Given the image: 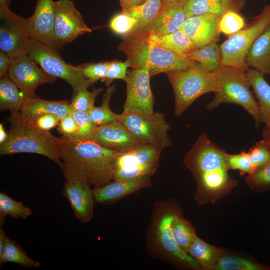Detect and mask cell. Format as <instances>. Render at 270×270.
<instances>
[{
    "mask_svg": "<svg viewBox=\"0 0 270 270\" xmlns=\"http://www.w3.org/2000/svg\"><path fill=\"white\" fill-rule=\"evenodd\" d=\"M226 154L204 134L185 156L184 164L196 183L194 198L198 204H214L237 186L228 174Z\"/></svg>",
    "mask_w": 270,
    "mask_h": 270,
    "instance_id": "cell-1",
    "label": "cell"
},
{
    "mask_svg": "<svg viewBox=\"0 0 270 270\" xmlns=\"http://www.w3.org/2000/svg\"><path fill=\"white\" fill-rule=\"evenodd\" d=\"M60 138V166L66 180L83 182L97 188L113 180L116 162L122 153L91 140Z\"/></svg>",
    "mask_w": 270,
    "mask_h": 270,
    "instance_id": "cell-2",
    "label": "cell"
},
{
    "mask_svg": "<svg viewBox=\"0 0 270 270\" xmlns=\"http://www.w3.org/2000/svg\"><path fill=\"white\" fill-rule=\"evenodd\" d=\"M10 124L7 140L0 144L1 156L18 153L36 154L44 156L59 166L60 138L38 126L20 110H12L7 118Z\"/></svg>",
    "mask_w": 270,
    "mask_h": 270,
    "instance_id": "cell-3",
    "label": "cell"
},
{
    "mask_svg": "<svg viewBox=\"0 0 270 270\" xmlns=\"http://www.w3.org/2000/svg\"><path fill=\"white\" fill-rule=\"evenodd\" d=\"M118 49L132 68L148 66L150 76L187 69L194 62L155 44L148 35L131 34L122 37Z\"/></svg>",
    "mask_w": 270,
    "mask_h": 270,
    "instance_id": "cell-4",
    "label": "cell"
},
{
    "mask_svg": "<svg viewBox=\"0 0 270 270\" xmlns=\"http://www.w3.org/2000/svg\"><path fill=\"white\" fill-rule=\"evenodd\" d=\"M147 238L148 252L152 256L192 270H202L198 262L176 242L172 224L178 214L166 202L156 204Z\"/></svg>",
    "mask_w": 270,
    "mask_h": 270,
    "instance_id": "cell-5",
    "label": "cell"
},
{
    "mask_svg": "<svg viewBox=\"0 0 270 270\" xmlns=\"http://www.w3.org/2000/svg\"><path fill=\"white\" fill-rule=\"evenodd\" d=\"M166 74L174 92L176 116L182 115L201 96L215 93L219 88L218 70L205 72L196 62L187 69Z\"/></svg>",
    "mask_w": 270,
    "mask_h": 270,
    "instance_id": "cell-6",
    "label": "cell"
},
{
    "mask_svg": "<svg viewBox=\"0 0 270 270\" xmlns=\"http://www.w3.org/2000/svg\"><path fill=\"white\" fill-rule=\"evenodd\" d=\"M219 88L214 93L213 100L206 106L207 110L212 111L224 104H233L242 107L252 115L256 126L262 124L258 106L252 92L246 72L222 66L218 70Z\"/></svg>",
    "mask_w": 270,
    "mask_h": 270,
    "instance_id": "cell-7",
    "label": "cell"
},
{
    "mask_svg": "<svg viewBox=\"0 0 270 270\" xmlns=\"http://www.w3.org/2000/svg\"><path fill=\"white\" fill-rule=\"evenodd\" d=\"M270 24V6H266L254 20L240 31L228 36L220 46L222 66L246 72V61L251 46Z\"/></svg>",
    "mask_w": 270,
    "mask_h": 270,
    "instance_id": "cell-8",
    "label": "cell"
},
{
    "mask_svg": "<svg viewBox=\"0 0 270 270\" xmlns=\"http://www.w3.org/2000/svg\"><path fill=\"white\" fill-rule=\"evenodd\" d=\"M118 120L144 144L163 150L172 146L170 126L162 112H123Z\"/></svg>",
    "mask_w": 270,
    "mask_h": 270,
    "instance_id": "cell-9",
    "label": "cell"
},
{
    "mask_svg": "<svg viewBox=\"0 0 270 270\" xmlns=\"http://www.w3.org/2000/svg\"><path fill=\"white\" fill-rule=\"evenodd\" d=\"M58 50L30 39L27 54L48 74L68 82L72 88L74 97L81 90L88 88L92 85L72 65L68 64L62 58Z\"/></svg>",
    "mask_w": 270,
    "mask_h": 270,
    "instance_id": "cell-10",
    "label": "cell"
},
{
    "mask_svg": "<svg viewBox=\"0 0 270 270\" xmlns=\"http://www.w3.org/2000/svg\"><path fill=\"white\" fill-rule=\"evenodd\" d=\"M0 50L12 59L27 54L30 38L26 19L10 10L0 14Z\"/></svg>",
    "mask_w": 270,
    "mask_h": 270,
    "instance_id": "cell-11",
    "label": "cell"
},
{
    "mask_svg": "<svg viewBox=\"0 0 270 270\" xmlns=\"http://www.w3.org/2000/svg\"><path fill=\"white\" fill-rule=\"evenodd\" d=\"M55 12L54 33L59 44L64 46L92 30L71 0L54 2Z\"/></svg>",
    "mask_w": 270,
    "mask_h": 270,
    "instance_id": "cell-12",
    "label": "cell"
},
{
    "mask_svg": "<svg viewBox=\"0 0 270 270\" xmlns=\"http://www.w3.org/2000/svg\"><path fill=\"white\" fill-rule=\"evenodd\" d=\"M8 77L16 84L26 98H34L36 89L44 84L55 83L56 78L44 72L28 54L12 59Z\"/></svg>",
    "mask_w": 270,
    "mask_h": 270,
    "instance_id": "cell-13",
    "label": "cell"
},
{
    "mask_svg": "<svg viewBox=\"0 0 270 270\" xmlns=\"http://www.w3.org/2000/svg\"><path fill=\"white\" fill-rule=\"evenodd\" d=\"M150 78L148 66L132 68L126 82V98L124 112L152 113L154 112L155 100L151 89Z\"/></svg>",
    "mask_w": 270,
    "mask_h": 270,
    "instance_id": "cell-14",
    "label": "cell"
},
{
    "mask_svg": "<svg viewBox=\"0 0 270 270\" xmlns=\"http://www.w3.org/2000/svg\"><path fill=\"white\" fill-rule=\"evenodd\" d=\"M53 0H37L33 14L26 19L30 39L56 48L63 49L54 33L55 12Z\"/></svg>",
    "mask_w": 270,
    "mask_h": 270,
    "instance_id": "cell-15",
    "label": "cell"
},
{
    "mask_svg": "<svg viewBox=\"0 0 270 270\" xmlns=\"http://www.w3.org/2000/svg\"><path fill=\"white\" fill-rule=\"evenodd\" d=\"M90 140L102 146L120 153L144 144L130 132L118 120L98 126Z\"/></svg>",
    "mask_w": 270,
    "mask_h": 270,
    "instance_id": "cell-16",
    "label": "cell"
},
{
    "mask_svg": "<svg viewBox=\"0 0 270 270\" xmlns=\"http://www.w3.org/2000/svg\"><path fill=\"white\" fill-rule=\"evenodd\" d=\"M62 193L79 220L86 223L92 220L96 200L90 186L79 180H66Z\"/></svg>",
    "mask_w": 270,
    "mask_h": 270,
    "instance_id": "cell-17",
    "label": "cell"
},
{
    "mask_svg": "<svg viewBox=\"0 0 270 270\" xmlns=\"http://www.w3.org/2000/svg\"><path fill=\"white\" fill-rule=\"evenodd\" d=\"M220 16L213 14L191 16L185 20L180 30L193 40L198 48L220 40Z\"/></svg>",
    "mask_w": 270,
    "mask_h": 270,
    "instance_id": "cell-18",
    "label": "cell"
},
{
    "mask_svg": "<svg viewBox=\"0 0 270 270\" xmlns=\"http://www.w3.org/2000/svg\"><path fill=\"white\" fill-rule=\"evenodd\" d=\"M152 186L150 178L132 181H116L92 189L96 202L102 205L114 204L122 198Z\"/></svg>",
    "mask_w": 270,
    "mask_h": 270,
    "instance_id": "cell-19",
    "label": "cell"
},
{
    "mask_svg": "<svg viewBox=\"0 0 270 270\" xmlns=\"http://www.w3.org/2000/svg\"><path fill=\"white\" fill-rule=\"evenodd\" d=\"M70 104L66 100L50 101L38 96L26 98L20 111L24 116L34 122L47 114H55L62 118L70 114Z\"/></svg>",
    "mask_w": 270,
    "mask_h": 270,
    "instance_id": "cell-20",
    "label": "cell"
},
{
    "mask_svg": "<svg viewBox=\"0 0 270 270\" xmlns=\"http://www.w3.org/2000/svg\"><path fill=\"white\" fill-rule=\"evenodd\" d=\"M245 2L231 0H188L184 4V10L186 18L204 14L222 17L228 11L240 12Z\"/></svg>",
    "mask_w": 270,
    "mask_h": 270,
    "instance_id": "cell-21",
    "label": "cell"
},
{
    "mask_svg": "<svg viewBox=\"0 0 270 270\" xmlns=\"http://www.w3.org/2000/svg\"><path fill=\"white\" fill-rule=\"evenodd\" d=\"M185 4L176 3L164 6L150 35L162 36L180 30L186 19Z\"/></svg>",
    "mask_w": 270,
    "mask_h": 270,
    "instance_id": "cell-22",
    "label": "cell"
},
{
    "mask_svg": "<svg viewBox=\"0 0 270 270\" xmlns=\"http://www.w3.org/2000/svg\"><path fill=\"white\" fill-rule=\"evenodd\" d=\"M249 67L270 75V24L255 40L246 58Z\"/></svg>",
    "mask_w": 270,
    "mask_h": 270,
    "instance_id": "cell-23",
    "label": "cell"
},
{
    "mask_svg": "<svg viewBox=\"0 0 270 270\" xmlns=\"http://www.w3.org/2000/svg\"><path fill=\"white\" fill-rule=\"evenodd\" d=\"M163 6L162 0H148L126 12L137 20L136 26L132 34L150 35Z\"/></svg>",
    "mask_w": 270,
    "mask_h": 270,
    "instance_id": "cell-24",
    "label": "cell"
},
{
    "mask_svg": "<svg viewBox=\"0 0 270 270\" xmlns=\"http://www.w3.org/2000/svg\"><path fill=\"white\" fill-rule=\"evenodd\" d=\"M246 74L257 100L261 122L270 126V85L264 76L254 69H249Z\"/></svg>",
    "mask_w": 270,
    "mask_h": 270,
    "instance_id": "cell-25",
    "label": "cell"
},
{
    "mask_svg": "<svg viewBox=\"0 0 270 270\" xmlns=\"http://www.w3.org/2000/svg\"><path fill=\"white\" fill-rule=\"evenodd\" d=\"M162 150V148L154 146L142 144L120 154L116 162V170L160 160Z\"/></svg>",
    "mask_w": 270,
    "mask_h": 270,
    "instance_id": "cell-26",
    "label": "cell"
},
{
    "mask_svg": "<svg viewBox=\"0 0 270 270\" xmlns=\"http://www.w3.org/2000/svg\"><path fill=\"white\" fill-rule=\"evenodd\" d=\"M148 36L156 45L181 57L188 58L196 49L193 40L181 30L170 34Z\"/></svg>",
    "mask_w": 270,
    "mask_h": 270,
    "instance_id": "cell-27",
    "label": "cell"
},
{
    "mask_svg": "<svg viewBox=\"0 0 270 270\" xmlns=\"http://www.w3.org/2000/svg\"><path fill=\"white\" fill-rule=\"evenodd\" d=\"M226 250L212 246L196 236L192 242L188 254L200 264L202 269L213 270Z\"/></svg>",
    "mask_w": 270,
    "mask_h": 270,
    "instance_id": "cell-28",
    "label": "cell"
},
{
    "mask_svg": "<svg viewBox=\"0 0 270 270\" xmlns=\"http://www.w3.org/2000/svg\"><path fill=\"white\" fill-rule=\"evenodd\" d=\"M188 58L196 62L206 72H214L221 66L220 46L217 42H212L196 48L191 52Z\"/></svg>",
    "mask_w": 270,
    "mask_h": 270,
    "instance_id": "cell-29",
    "label": "cell"
},
{
    "mask_svg": "<svg viewBox=\"0 0 270 270\" xmlns=\"http://www.w3.org/2000/svg\"><path fill=\"white\" fill-rule=\"evenodd\" d=\"M26 98V96L8 76L0 78V110L1 111L20 110Z\"/></svg>",
    "mask_w": 270,
    "mask_h": 270,
    "instance_id": "cell-30",
    "label": "cell"
},
{
    "mask_svg": "<svg viewBox=\"0 0 270 270\" xmlns=\"http://www.w3.org/2000/svg\"><path fill=\"white\" fill-rule=\"evenodd\" d=\"M116 90V86L108 87L102 96L101 106H94L88 113L97 126H106L118 121L119 114L114 112L110 107V101Z\"/></svg>",
    "mask_w": 270,
    "mask_h": 270,
    "instance_id": "cell-31",
    "label": "cell"
},
{
    "mask_svg": "<svg viewBox=\"0 0 270 270\" xmlns=\"http://www.w3.org/2000/svg\"><path fill=\"white\" fill-rule=\"evenodd\" d=\"M6 262H12L20 265L24 268H39L41 264L31 258L20 246L8 237L2 258L0 260V268Z\"/></svg>",
    "mask_w": 270,
    "mask_h": 270,
    "instance_id": "cell-32",
    "label": "cell"
},
{
    "mask_svg": "<svg viewBox=\"0 0 270 270\" xmlns=\"http://www.w3.org/2000/svg\"><path fill=\"white\" fill-rule=\"evenodd\" d=\"M33 213L32 209L18 202L5 192L0 193V228H2L7 216L24 220Z\"/></svg>",
    "mask_w": 270,
    "mask_h": 270,
    "instance_id": "cell-33",
    "label": "cell"
},
{
    "mask_svg": "<svg viewBox=\"0 0 270 270\" xmlns=\"http://www.w3.org/2000/svg\"><path fill=\"white\" fill-rule=\"evenodd\" d=\"M160 166L159 160L136 166L117 168L113 180L116 181H132L150 178Z\"/></svg>",
    "mask_w": 270,
    "mask_h": 270,
    "instance_id": "cell-34",
    "label": "cell"
},
{
    "mask_svg": "<svg viewBox=\"0 0 270 270\" xmlns=\"http://www.w3.org/2000/svg\"><path fill=\"white\" fill-rule=\"evenodd\" d=\"M172 230L176 242L188 254L192 242L197 236L191 222L178 214L172 222Z\"/></svg>",
    "mask_w": 270,
    "mask_h": 270,
    "instance_id": "cell-35",
    "label": "cell"
},
{
    "mask_svg": "<svg viewBox=\"0 0 270 270\" xmlns=\"http://www.w3.org/2000/svg\"><path fill=\"white\" fill-rule=\"evenodd\" d=\"M214 270H268L270 267L244 258L224 255Z\"/></svg>",
    "mask_w": 270,
    "mask_h": 270,
    "instance_id": "cell-36",
    "label": "cell"
},
{
    "mask_svg": "<svg viewBox=\"0 0 270 270\" xmlns=\"http://www.w3.org/2000/svg\"><path fill=\"white\" fill-rule=\"evenodd\" d=\"M109 62L98 63H88L77 66L74 68L92 86L99 80L104 82L106 78Z\"/></svg>",
    "mask_w": 270,
    "mask_h": 270,
    "instance_id": "cell-37",
    "label": "cell"
},
{
    "mask_svg": "<svg viewBox=\"0 0 270 270\" xmlns=\"http://www.w3.org/2000/svg\"><path fill=\"white\" fill-rule=\"evenodd\" d=\"M102 88H96L89 91L88 88H84L79 91L72 97V100L70 104L72 111L88 112L94 106L96 97L104 90Z\"/></svg>",
    "mask_w": 270,
    "mask_h": 270,
    "instance_id": "cell-38",
    "label": "cell"
},
{
    "mask_svg": "<svg viewBox=\"0 0 270 270\" xmlns=\"http://www.w3.org/2000/svg\"><path fill=\"white\" fill-rule=\"evenodd\" d=\"M246 26L244 18L240 12L228 11L220 18L219 28L221 33L230 36L240 31Z\"/></svg>",
    "mask_w": 270,
    "mask_h": 270,
    "instance_id": "cell-39",
    "label": "cell"
},
{
    "mask_svg": "<svg viewBox=\"0 0 270 270\" xmlns=\"http://www.w3.org/2000/svg\"><path fill=\"white\" fill-rule=\"evenodd\" d=\"M246 180L247 184L252 188L262 190L270 188V160L266 164L248 174Z\"/></svg>",
    "mask_w": 270,
    "mask_h": 270,
    "instance_id": "cell-40",
    "label": "cell"
},
{
    "mask_svg": "<svg viewBox=\"0 0 270 270\" xmlns=\"http://www.w3.org/2000/svg\"><path fill=\"white\" fill-rule=\"evenodd\" d=\"M136 24V19L127 14L122 12L114 16L111 19L109 27L114 34L124 37L132 34Z\"/></svg>",
    "mask_w": 270,
    "mask_h": 270,
    "instance_id": "cell-41",
    "label": "cell"
},
{
    "mask_svg": "<svg viewBox=\"0 0 270 270\" xmlns=\"http://www.w3.org/2000/svg\"><path fill=\"white\" fill-rule=\"evenodd\" d=\"M226 161L230 170H239L242 174H250L255 170L248 152H242L236 154H226Z\"/></svg>",
    "mask_w": 270,
    "mask_h": 270,
    "instance_id": "cell-42",
    "label": "cell"
},
{
    "mask_svg": "<svg viewBox=\"0 0 270 270\" xmlns=\"http://www.w3.org/2000/svg\"><path fill=\"white\" fill-rule=\"evenodd\" d=\"M70 114L76 120L79 131L74 137L68 139L90 140L98 126L94 123L88 114L71 110Z\"/></svg>",
    "mask_w": 270,
    "mask_h": 270,
    "instance_id": "cell-43",
    "label": "cell"
},
{
    "mask_svg": "<svg viewBox=\"0 0 270 270\" xmlns=\"http://www.w3.org/2000/svg\"><path fill=\"white\" fill-rule=\"evenodd\" d=\"M255 170L262 166L270 160V146L263 138L257 142L248 152Z\"/></svg>",
    "mask_w": 270,
    "mask_h": 270,
    "instance_id": "cell-44",
    "label": "cell"
},
{
    "mask_svg": "<svg viewBox=\"0 0 270 270\" xmlns=\"http://www.w3.org/2000/svg\"><path fill=\"white\" fill-rule=\"evenodd\" d=\"M130 67L127 60L126 62H109L108 74L104 82L107 86H109L115 80H121L126 82L128 76V69Z\"/></svg>",
    "mask_w": 270,
    "mask_h": 270,
    "instance_id": "cell-45",
    "label": "cell"
},
{
    "mask_svg": "<svg viewBox=\"0 0 270 270\" xmlns=\"http://www.w3.org/2000/svg\"><path fill=\"white\" fill-rule=\"evenodd\" d=\"M58 130L63 137L71 138L78 133L79 126L74 118L70 114L60 119Z\"/></svg>",
    "mask_w": 270,
    "mask_h": 270,
    "instance_id": "cell-46",
    "label": "cell"
},
{
    "mask_svg": "<svg viewBox=\"0 0 270 270\" xmlns=\"http://www.w3.org/2000/svg\"><path fill=\"white\" fill-rule=\"evenodd\" d=\"M61 118L55 114H47L38 118L36 123L42 130L50 132L52 129L58 126Z\"/></svg>",
    "mask_w": 270,
    "mask_h": 270,
    "instance_id": "cell-47",
    "label": "cell"
},
{
    "mask_svg": "<svg viewBox=\"0 0 270 270\" xmlns=\"http://www.w3.org/2000/svg\"><path fill=\"white\" fill-rule=\"evenodd\" d=\"M12 62V58L0 51V78L8 76V70Z\"/></svg>",
    "mask_w": 270,
    "mask_h": 270,
    "instance_id": "cell-48",
    "label": "cell"
},
{
    "mask_svg": "<svg viewBox=\"0 0 270 270\" xmlns=\"http://www.w3.org/2000/svg\"><path fill=\"white\" fill-rule=\"evenodd\" d=\"M148 0H119L122 12L126 13L132 8L139 6Z\"/></svg>",
    "mask_w": 270,
    "mask_h": 270,
    "instance_id": "cell-49",
    "label": "cell"
},
{
    "mask_svg": "<svg viewBox=\"0 0 270 270\" xmlns=\"http://www.w3.org/2000/svg\"><path fill=\"white\" fill-rule=\"evenodd\" d=\"M8 238L2 228H0V260L2 259Z\"/></svg>",
    "mask_w": 270,
    "mask_h": 270,
    "instance_id": "cell-50",
    "label": "cell"
},
{
    "mask_svg": "<svg viewBox=\"0 0 270 270\" xmlns=\"http://www.w3.org/2000/svg\"><path fill=\"white\" fill-rule=\"evenodd\" d=\"M8 137V134L4 130L3 124H0V144L5 142Z\"/></svg>",
    "mask_w": 270,
    "mask_h": 270,
    "instance_id": "cell-51",
    "label": "cell"
},
{
    "mask_svg": "<svg viewBox=\"0 0 270 270\" xmlns=\"http://www.w3.org/2000/svg\"><path fill=\"white\" fill-rule=\"evenodd\" d=\"M262 137L270 146V126H266L262 130Z\"/></svg>",
    "mask_w": 270,
    "mask_h": 270,
    "instance_id": "cell-52",
    "label": "cell"
},
{
    "mask_svg": "<svg viewBox=\"0 0 270 270\" xmlns=\"http://www.w3.org/2000/svg\"><path fill=\"white\" fill-rule=\"evenodd\" d=\"M10 0H0V11L10 8Z\"/></svg>",
    "mask_w": 270,
    "mask_h": 270,
    "instance_id": "cell-53",
    "label": "cell"
},
{
    "mask_svg": "<svg viewBox=\"0 0 270 270\" xmlns=\"http://www.w3.org/2000/svg\"><path fill=\"white\" fill-rule=\"evenodd\" d=\"M164 6L176 3H186L188 0H162Z\"/></svg>",
    "mask_w": 270,
    "mask_h": 270,
    "instance_id": "cell-54",
    "label": "cell"
},
{
    "mask_svg": "<svg viewBox=\"0 0 270 270\" xmlns=\"http://www.w3.org/2000/svg\"><path fill=\"white\" fill-rule=\"evenodd\" d=\"M231 0L240 2H245V0Z\"/></svg>",
    "mask_w": 270,
    "mask_h": 270,
    "instance_id": "cell-55",
    "label": "cell"
}]
</instances>
